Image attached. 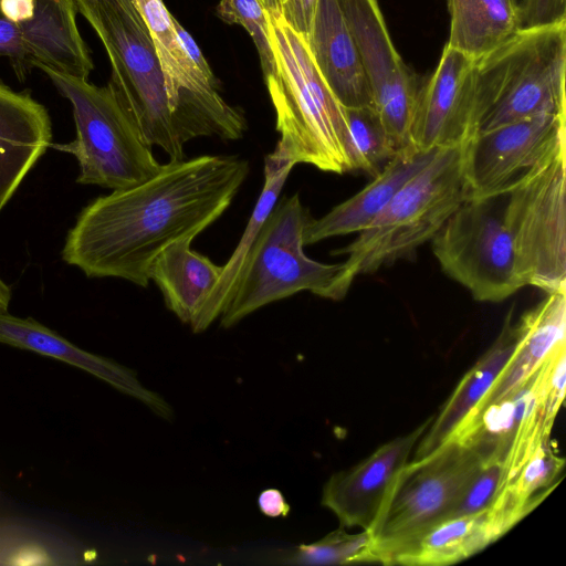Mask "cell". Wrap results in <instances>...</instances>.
<instances>
[{"mask_svg":"<svg viewBox=\"0 0 566 566\" xmlns=\"http://www.w3.org/2000/svg\"><path fill=\"white\" fill-rule=\"evenodd\" d=\"M249 170V163L237 156L169 161L153 177L84 207L66 234L62 259L88 277H118L146 287L155 259L213 223Z\"/></svg>","mask_w":566,"mask_h":566,"instance_id":"1","label":"cell"},{"mask_svg":"<svg viewBox=\"0 0 566 566\" xmlns=\"http://www.w3.org/2000/svg\"><path fill=\"white\" fill-rule=\"evenodd\" d=\"M269 21L275 73L264 82L280 134L274 151L294 165L346 172L344 106L316 67L306 40L281 14L269 13Z\"/></svg>","mask_w":566,"mask_h":566,"instance_id":"2","label":"cell"},{"mask_svg":"<svg viewBox=\"0 0 566 566\" xmlns=\"http://www.w3.org/2000/svg\"><path fill=\"white\" fill-rule=\"evenodd\" d=\"M467 199L463 145L439 148L352 243L332 253L347 259L331 300H342L356 276L406 259L431 241Z\"/></svg>","mask_w":566,"mask_h":566,"instance_id":"3","label":"cell"},{"mask_svg":"<svg viewBox=\"0 0 566 566\" xmlns=\"http://www.w3.org/2000/svg\"><path fill=\"white\" fill-rule=\"evenodd\" d=\"M566 22L517 29L476 61L475 134L524 118L566 116Z\"/></svg>","mask_w":566,"mask_h":566,"instance_id":"4","label":"cell"},{"mask_svg":"<svg viewBox=\"0 0 566 566\" xmlns=\"http://www.w3.org/2000/svg\"><path fill=\"white\" fill-rule=\"evenodd\" d=\"M106 50L108 85L145 143L170 161L186 158L170 111L164 76L148 28L134 0H74Z\"/></svg>","mask_w":566,"mask_h":566,"instance_id":"5","label":"cell"},{"mask_svg":"<svg viewBox=\"0 0 566 566\" xmlns=\"http://www.w3.org/2000/svg\"><path fill=\"white\" fill-rule=\"evenodd\" d=\"M35 67L48 75L72 106L75 139L51 147L76 158L78 184L117 190L137 185L158 172L163 165L108 84L96 86L88 80L43 65Z\"/></svg>","mask_w":566,"mask_h":566,"instance_id":"6","label":"cell"},{"mask_svg":"<svg viewBox=\"0 0 566 566\" xmlns=\"http://www.w3.org/2000/svg\"><path fill=\"white\" fill-rule=\"evenodd\" d=\"M310 220L298 193L274 206L244 259L231 298L220 315L222 327L229 328L260 307L301 291L332 298L343 263L326 264L305 254L304 230Z\"/></svg>","mask_w":566,"mask_h":566,"instance_id":"7","label":"cell"},{"mask_svg":"<svg viewBox=\"0 0 566 566\" xmlns=\"http://www.w3.org/2000/svg\"><path fill=\"white\" fill-rule=\"evenodd\" d=\"M566 143L531 167L503 197L502 217L524 285L566 293Z\"/></svg>","mask_w":566,"mask_h":566,"instance_id":"8","label":"cell"},{"mask_svg":"<svg viewBox=\"0 0 566 566\" xmlns=\"http://www.w3.org/2000/svg\"><path fill=\"white\" fill-rule=\"evenodd\" d=\"M483 461L472 447L454 438L409 461L369 532L374 562L390 565L403 546L447 520Z\"/></svg>","mask_w":566,"mask_h":566,"instance_id":"9","label":"cell"},{"mask_svg":"<svg viewBox=\"0 0 566 566\" xmlns=\"http://www.w3.org/2000/svg\"><path fill=\"white\" fill-rule=\"evenodd\" d=\"M496 199H467L431 240L442 271L480 302H502L525 286Z\"/></svg>","mask_w":566,"mask_h":566,"instance_id":"10","label":"cell"},{"mask_svg":"<svg viewBox=\"0 0 566 566\" xmlns=\"http://www.w3.org/2000/svg\"><path fill=\"white\" fill-rule=\"evenodd\" d=\"M155 45L168 104L180 142L198 137L239 139L247 129L241 111L218 91L216 77L206 76L184 50L174 17L163 0H134Z\"/></svg>","mask_w":566,"mask_h":566,"instance_id":"11","label":"cell"},{"mask_svg":"<svg viewBox=\"0 0 566 566\" xmlns=\"http://www.w3.org/2000/svg\"><path fill=\"white\" fill-rule=\"evenodd\" d=\"M378 113L397 150L410 145L418 76L396 50L377 0H338Z\"/></svg>","mask_w":566,"mask_h":566,"instance_id":"12","label":"cell"},{"mask_svg":"<svg viewBox=\"0 0 566 566\" xmlns=\"http://www.w3.org/2000/svg\"><path fill=\"white\" fill-rule=\"evenodd\" d=\"M566 116L542 114L476 133L463 145L468 199L502 197L531 167L566 143Z\"/></svg>","mask_w":566,"mask_h":566,"instance_id":"13","label":"cell"},{"mask_svg":"<svg viewBox=\"0 0 566 566\" xmlns=\"http://www.w3.org/2000/svg\"><path fill=\"white\" fill-rule=\"evenodd\" d=\"M476 60L446 44L437 69L421 84L410 145L421 151L464 145L475 135Z\"/></svg>","mask_w":566,"mask_h":566,"instance_id":"14","label":"cell"},{"mask_svg":"<svg viewBox=\"0 0 566 566\" xmlns=\"http://www.w3.org/2000/svg\"><path fill=\"white\" fill-rule=\"evenodd\" d=\"M431 420L432 417L328 479L323 488L322 505L335 514L340 527H358L368 532L374 528L400 472Z\"/></svg>","mask_w":566,"mask_h":566,"instance_id":"15","label":"cell"},{"mask_svg":"<svg viewBox=\"0 0 566 566\" xmlns=\"http://www.w3.org/2000/svg\"><path fill=\"white\" fill-rule=\"evenodd\" d=\"M0 11L17 29L34 67L88 80L94 65L76 24L74 0H0Z\"/></svg>","mask_w":566,"mask_h":566,"instance_id":"16","label":"cell"},{"mask_svg":"<svg viewBox=\"0 0 566 566\" xmlns=\"http://www.w3.org/2000/svg\"><path fill=\"white\" fill-rule=\"evenodd\" d=\"M530 510L499 495L480 513L444 520L403 546L390 565L444 566L459 563L497 541Z\"/></svg>","mask_w":566,"mask_h":566,"instance_id":"17","label":"cell"},{"mask_svg":"<svg viewBox=\"0 0 566 566\" xmlns=\"http://www.w3.org/2000/svg\"><path fill=\"white\" fill-rule=\"evenodd\" d=\"M0 343L76 366L138 399L157 416L172 419L170 405L160 395L144 387L134 370L76 347L31 317L21 318L8 311L0 312Z\"/></svg>","mask_w":566,"mask_h":566,"instance_id":"18","label":"cell"},{"mask_svg":"<svg viewBox=\"0 0 566 566\" xmlns=\"http://www.w3.org/2000/svg\"><path fill=\"white\" fill-rule=\"evenodd\" d=\"M51 142L46 108L29 92H15L0 81V212Z\"/></svg>","mask_w":566,"mask_h":566,"instance_id":"19","label":"cell"},{"mask_svg":"<svg viewBox=\"0 0 566 566\" xmlns=\"http://www.w3.org/2000/svg\"><path fill=\"white\" fill-rule=\"evenodd\" d=\"M306 42L321 75L344 107L373 106L360 55L338 0H319Z\"/></svg>","mask_w":566,"mask_h":566,"instance_id":"20","label":"cell"},{"mask_svg":"<svg viewBox=\"0 0 566 566\" xmlns=\"http://www.w3.org/2000/svg\"><path fill=\"white\" fill-rule=\"evenodd\" d=\"M438 149L421 151L411 145L399 149L363 190L322 218H311L304 230V244L365 229L402 186L428 165Z\"/></svg>","mask_w":566,"mask_h":566,"instance_id":"21","label":"cell"},{"mask_svg":"<svg viewBox=\"0 0 566 566\" xmlns=\"http://www.w3.org/2000/svg\"><path fill=\"white\" fill-rule=\"evenodd\" d=\"M546 294L542 302L515 323L517 342L513 354L494 385L467 419L521 385L558 346L565 344L566 293Z\"/></svg>","mask_w":566,"mask_h":566,"instance_id":"22","label":"cell"},{"mask_svg":"<svg viewBox=\"0 0 566 566\" xmlns=\"http://www.w3.org/2000/svg\"><path fill=\"white\" fill-rule=\"evenodd\" d=\"M516 342L517 328L512 323L510 311L495 342L461 378L439 413L432 417L415 448V459L430 453L452 437L494 385L513 354Z\"/></svg>","mask_w":566,"mask_h":566,"instance_id":"23","label":"cell"},{"mask_svg":"<svg viewBox=\"0 0 566 566\" xmlns=\"http://www.w3.org/2000/svg\"><path fill=\"white\" fill-rule=\"evenodd\" d=\"M192 240H179L167 247L155 259L149 273L168 310L190 326L222 273V266L191 249Z\"/></svg>","mask_w":566,"mask_h":566,"instance_id":"24","label":"cell"},{"mask_svg":"<svg viewBox=\"0 0 566 566\" xmlns=\"http://www.w3.org/2000/svg\"><path fill=\"white\" fill-rule=\"evenodd\" d=\"M295 165L281 157L274 150L264 159V186L242 238L235 250L222 266V273L205 301L195 322L190 326L193 333L207 329L214 319L220 317L228 305L244 259L262 228L265 219L277 202L279 195Z\"/></svg>","mask_w":566,"mask_h":566,"instance_id":"25","label":"cell"},{"mask_svg":"<svg viewBox=\"0 0 566 566\" xmlns=\"http://www.w3.org/2000/svg\"><path fill=\"white\" fill-rule=\"evenodd\" d=\"M450 32L447 45L473 60L489 54L517 29L516 0H447Z\"/></svg>","mask_w":566,"mask_h":566,"instance_id":"26","label":"cell"},{"mask_svg":"<svg viewBox=\"0 0 566 566\" xmlns=\"http://www.w3.org/2000/svg\"><path fill=\"white\" fill-rule=\"evenodd\" d=\"M344 111L346 172L361 170L375 178L398 150L371 105Z\"/></svg>","mask_w":566,"mask_h":566,"instance_id":"27","label":"cell"},{"mask_svg":"<svg viewBox=\"0 0 566 566\" xmlns=\"http://www.w3.org/2000/svg\"><path fill=\"white\" fill-rule=\"evenodd\" d=\"M286 563L297 565H352L375 563L373 541L368 531L348 533L344 527L325 537L300 545Z\"/></svg>","mask_w":566,"mask_h":566,"instance_id":"28","label":"cell"},{"mask_svg":"<svg viewBox=\"0 0 566 566\" xmlns=\"http://www.w3.org/2000/svg\"><path fill=\"white\" fill-rule=\"evenodd\" d=\"M565 460L545 439L503 490L517 503L535 507L554 488Z\"/></svg>","mask_w":566,"mask_h":566,"instance_id":"29","label":"cell"},{"mask_svg":"<svg viewBox=\"0 0 566 566\" xmlns=\"http://www.w3.org/2000/svg\"><path fill=\"white\" fill-rule=\"evenodd\" d=\"M218 17L229 24H240L250 34L260 57L264 78L275 73L269 13L260 0H220Z\"/></svg>","mask_w":566,"mask_h":566,"instance_id":"30","label":"cell"},{"mask_svg":"<svg viewBox=\"0 0 566 566\" xmlns=\"http://www.w3.org/2000/svg\"><path fill=\"white\" fill-rule=\"evenodd\" d=\"M505 484L504 462L496 459L483 461L462 491L448 518L472 515L490 509Z\"/></svg>","mask_w":566,"mask_h":566,"instance_id":"31","label":"cell"},{"mask_svg":"<svg viewBox=\"0 0 566 566\" xmlns=\"http://www.w3.org/2000/svg\"><path fill=\"white\" fill-rule=\"evenodd\" d=\"M518 29L566 22V0H523L517 11Z\"/></svg>","mask_w":566,"mask_h":566,"instance_id":"32","label":"cell"},{"mask_svg":"<svg viewBox=\"0 0 566 566\" xmlns=\"http://www.w3.org/2000/svg\"><path fill=\"white\" fill-rule=\"evenodd\" d=\"M0 59L9 60L21 81L34 67L33 62L13 24L0 11Z\"/></svg>","mask_w":566,"mask_h":566,"instance_id":"33","label":"cell"},{"mask_svg":"<svg viewBox=\"0 0 566 566\" xmlns=\"http://www.w3.org/2000/svg\"><path fill=\"white\" fill-rule=\"evenodd\" d=\"M319 0H284L281 4L283 20L300 35L307 40Z\"/></svg>","mask_w":566,"mask_h":566,"instance_id":"34","label":"cell"},{"mask_svg":"<svg viewBox=\"0 0 566 566\" xmlns=\"http://www.w3.org/2000/svg\"><path fill=\"white\" fill-rule=\"evenodd\" d=\"M174 24L176 32L179 36V40L181 42V45L184 50L186 51L187 55L190 57V60L193 62V64L208 77H214L209 63L205 59L201 50L199 49L198 44L193 40V38L190 35L188 31L176 20L174 19Z\"/></svg>","mask_w":566,"mask_h":566,"instance_id":"35","label":"cell"},{"mask_svg":"<svg viewBox=\"0 0 566 566\" xmlns=\"http://www.w3.org/2000/svg\"><path fill=\"white\" fill-rule=\"evenodd\" d=\"M260 511L268 516H286L290 512V505L283 494L276 489H268L261 492L258 499Z\"/></svg>","mask_w":566,"mask_h":566,"instance_id":"36","label":"cell"},{"mask_svg":"<svg viewBox=\"0 0 566 566\" xmlns=\"http://www.w3.org/2000/svg\"><path fill=\"white\" fill-rule=\"evenodd\" d=\"M11 295V287L0 277V312L8 311Z\"/></svg>","mask_w":566,"mask_h":566,"instance_id":"37","label":"cell"},{"mask_svg":"<svg viewBox=\"0 0 566 566\" xmlns=\"http://www.w3.org/2000/svg\"><path fill=\"white\" fill-rule=\"evenodd\" d=\"M269 13L281 14V0H260Z\"/></svg>","mask_w":566,"mask_h":566,"instance_id":"38","label":"cell"},{"mask_svg":"<svg viewBox=\"0 0 566 566\" xmlns=\"http://www.w3.org/2000/svg\"><path fill=\"white\" fill-rule=\"evenodd\" d=\"M283 1H284V0H281V4H282V2H283Z\"/></svg>","mask_w":566,"mask_h":566,"instance_id":"39","label":"cell"}]
</instances>
